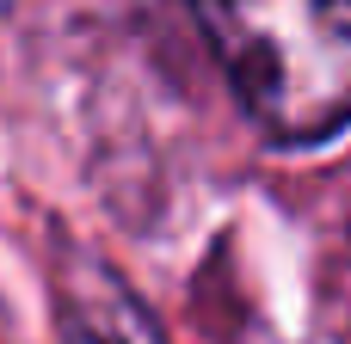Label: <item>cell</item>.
Masks as SVG:
<instances>
[{
  "label": "cell",
  "instance_id": "cell-1",
  "mask_svg": "<svg viewBox=\"0 0 351 344\" xmlns=\"http://www.w3.org/2000/svg\"><path fill=\"white\" fill-rule=\"evenodd\" d=\"M191 12L271 142L315 148L351 123V0H191Z\"/></svg>",
  "mask_w": 351,
  "mask_h": 344
},
{
  "label": "cell",
  "instance_id": "cell-2",
  "mask_svg": "<svg viewBox=\"0 0 351 344\" xmlns=\"http://www.w3.org/2000/svg\"><path fill=\"white\" fill-rule=\"evenodd\" d=\"M68 344H93V339H80V332H68Z\"/></svg>",
  "mask_w": 351,
  "mask_h": 344
}]
</instances>
